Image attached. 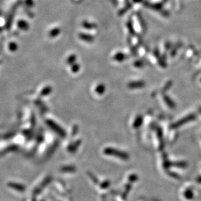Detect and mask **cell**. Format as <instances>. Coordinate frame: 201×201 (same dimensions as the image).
<instances>
[{
    "label": "cell",
    "mask_w": 201,
    "mask_h": 201,
    "mask_svg": "<svg viewBox=\"0 0 201 201\" xmlns=\"http://www.w3.org/2000/svg\"><path fill=\"white\" fill-rule=\"evenodd\" d=\"M177 50H178V48L177 47L173 48V49L171 50V52H170V56H171L173 57H174L177 53Z\"/></svg>",
    "instance_id": "7"
},
{
    "label": "cell",
    "mask_w": 201,
    "mask_h": 201,
    "mask_svg": "<svg viewBox=\"0 0 201 201\" xmlns=\"http://www.w3.org/2000/svg\"><path fill=\"white\" fill-rule=\"evenodd\" d=\"M163 1H164V2H167V0H163Z\"/></svg>",
    "instance_id": "10"
},
{
    "label": "cell",
    "mask_w": 201,
    "mask_h": 201,
    "mask_svg": "<svg viewBox=\"0 0 201 201\" xmlns=\"http://www.w3.org/2000/svg\"><path fill=\"white\" fill-rule=\"evenodd\" d=\"M144 85V83L143 81H138V82H133L129 84V87L131 89H137V88H141Z\"/></svg>",
    "instance_id": "2"
},
{
    "label": "cell",
    "mask_w": 201,
    "mask_h": 201,
    "mask_svg": "<svg viewBox=\"0 0 201 201\" xmlns=\"http://www.w3.org/2000/svg\"><path fill=\"white\" fill-rule=\"evenodd\" d=\"M138 19H139V22L141 23V27H142L143 29V30L146 29V25H145V22H144V20L143 19V18H142L141 16H139V15H138Z\"/></svg>",
    "instance_id": "6"
},
{
    "label": "cell",
    "mask_w": 201,
    "mask_h": 201,
    "mask_svg": "<svg viewBox=\"0 0 201 201\" xmlns=\"http://www.w3.org/2000/svg\"><path fill=\"white\" fill-rule=\"evenodd\" d=\"M144 63L141 60H137L133 63V66L136 68H143L144 67Z\"/></svg>",
    "instance_id": "5"
},
{
    "label": "cell",
    "mask_w": 201,
    "mask_h": 201,
    "mask_svg": "<svg viewBox=\"0 0 201 201\" xmlns=\"http://www.w3.org/2000/svg\"><path fill=\"white\" fill-rule=\"evenodd\" d=\"M133 1L135 3H139L141 2H142V0H133Z\"/></svg>",
    "instance_id": "9"
},
{
    "label": "cell",
    "mask_w": 201,
    "mask_h": 201,
    "mask_svg": "<svg viewBox=\"0 0 201 201\" xmlns=\"http://www.w3.org/2000/svg\"><path fill=\"white\" fill-rule=\"evenodd\" d=\"M144 5L147 7H149L154 11H161L163 9V3H149L147 1L144 2Z\"/></svg>",
    "instance_id": "1"
},
{
    "label": "cell",
    "mask_w": 201,
    "mask_h": 201,
    "mask_svg": "<svg viewBox=\"0 0 201 201\" xmlns=\"http://www.w3.org/2000/svg\"><path fill=\"white\" fill-rule=\"evenodd\" d=\"M127 26H128V27L129 31L130 32V33H131L132 35H134V34H135V30L133 29V27L132 21L131 20H130L128 21V24H127Z\"/></svg>",
    "instance_id": "4"
},
{
    "label": "cell",
    "mask_w": 201,
    "mask_h": 201,
    "mask_svg": "<svg viewBox=\"0 0 201 201\" xmlns=\"http://www.w3.org/2000/svg\"><path fill=\"white\" fill-rule=\"evenodd\" d=\"M200 82H201V79H200Z\"/></svg>",
    "instance_id": "11"
},
{
    "label": "cell",
    "mask_w": 201,
    "mask_h": 201,
    "mask_svg": "<svg viewBox=\"0 0 201 201\" xmlns=\"http://www.w3.org/2000/svg\"><path fill=\"white\" fill-rule=\"evenodd\" d=\"M126 56L122 52H119L114 56V59L119 62H122L124 60H125Z\"/></svg>",
    "instance_id": "3"
},
{
    "label": "cell",
    "mask_w": 201,
    "mask_h": 201,
    "mask_svg": "<svg viewBox=\"0 0 201 201\" xmlns=\"http://www.w3.org/2000/svg\"><path fill=\"white\" fill-rule=\"evenodd\" d=\"M170 44L169 42H167L166 44H165V48H167V49H169L170 48Z\"/></svg>",
    "instance_id": "8"
}]
</instances>
